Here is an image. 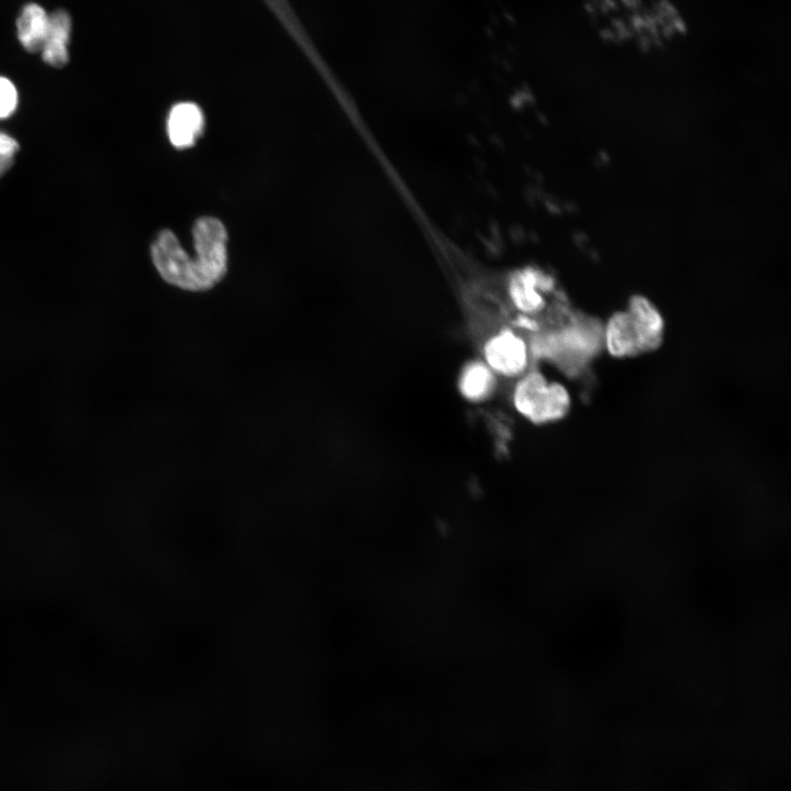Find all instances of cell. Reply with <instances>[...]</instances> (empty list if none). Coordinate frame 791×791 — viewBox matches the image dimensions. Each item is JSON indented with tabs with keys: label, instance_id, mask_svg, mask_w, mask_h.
I'll list each match as a JSON object with an SVG mask.
<instances>
[{
	"label": "cell",
	"instance_id": "12",
	"mask_svg": "<svg viewBox=\"0 0 791 791\" xmlns=\"http://www.w3.org/2000/svg\"><path fill=\"white\" fill-rule=\"evenodd\" d=\"M19 144L15 138L7 133L0 132V177H2L13 165Z\"/></svg>",
	"mask_w": 791,
	"mask_h": 791
},
{
	"label": "cell",
	"instance_id": "13",
	"mask_svg": "<svg viewBox=\"0 0 791 791\" xmlns=\"http://www.w3.org/2000/svg\"><path fill=\"white\" fill-rule=\"evenodd\" d=\"M655 10L659 12L666 20H671L672 18L679 15L678 10L669 0H658Z\"/></svg>",
	"mask_w": 791,
	"mask_h": 791
},
{
	"label": "cell",
	"instance_id": "14",
	"mask_svg": "<svg viewBox=\"0 0 791 791\" xmlns=\"http://www.w3.org/2000/svg\"><path fill=\"white\" fill-rule=\"evenodd\" d=\"M613 31L617 37V41H625L632 36V30L621 19L612 20Z\"/></svg>",
	"mask_w": 791,
	"mask_h": 791
},
{
	"label": "cell",
	"instance_id": "16",
	"mask_svg": "<svg viewBox=\"0 0 791 791\" xmlns=\"http://www.w3.org/2000/svg\"><path fill=\"white\" fill-rule=\"evenodd\" d=\"M669 23L672 25L676 33L684 34L687 32L686 21L680 15L672 18Z\"/></svg>",
	"mask_w": 791,
	"mask_h": 791
},
{
	"label": "cell",
	"instance_id": "4",
	"mask_svg": "<svg viewBox=\"0 0 791 791\" xmlns=\"http://www.w3.org/2000/svg\"><path fill=\"white\" fill-rule=\"evenodd\" d=\"M483 354L489 367L504 376H516L527 367V345L509 330L491 337L483 347Z\"/></svg>",
	"mask_w": 791,
	"mask_h": 791
},
{
	"label": "cell",
	"instance_id": "22",
	"mask_svg": "<svg viewBox=\"0 0 791 791\" xmlns=\"http://www.w3.org/2000/svg\"><path fill=\"white\" fill-rule=\"evenodd\" d=\"M584 9L588 13L592 14L597 11V7L593 2L589 1L584 4Z\"/></svg>",
	"mask_w": 791,
	"mask_h": 791
},
{
	"label": "cell",
	"instance_id": "18",
	"mask_svg": "<svg viewBox=\"0 0 791 791\" xmlns=\"http://www.w3.org/2000/svg\"><path fill=\"white\" fill-rule=\"evenodd\" d=\"M601 12L608 13L612 10H617L619 4L615 0H602L599 5Z\"/></svg>",
	"mask_w": 791,
	"mask_h": 791
},
{
	"label": "cell",
	"instance_id": "8",
	"mask_svg": "<svg viewBox=\"0 0 791 791\" xmlns=\"http://www.w3.org/2000/svg\"><path fill=\"white\" fill-rule=\"evenodd\" d=\"M604 344L609 354L616 358L640 354V344L627 311L612 314L604 330Z\"/></svg>",
	"mask_w": 791,
	"mask_h": 791
},
{
	"label": "cell",
	"instance_id": "7",
	"mask_svg": "<svg viewBox=\"0 0 791 791\" xmlns=\"http://www.w3.org/2000/svg\"><path fill=\"white\" fill-rule=\"evenodd\" d=\"M204 125L201 109L192 102L175 104L168 115L167 132L170 143L177 148L194 144Z\"/></svg>",
	"mask_w": 791,
	"mask_h": 791
},
{
	"label": "cell",
	"instance_id": "3",
	"mask_svg": "<svg viewBox=\"0 0 791 791\" xmlns=\"http://www.w3.org/2000/svg\"><path fill=\"white\" fill-rule=\"evenodd\" d=\"M152 259L168 283L189 291H202L196 260L182 249L176 235L163 230L152 244Z\"/></svg>",
	"mask_w": 791,
	"mask_h": 791
},
{
	"label": "cell",
	"instance_id": "21",
	"mask_svg": "<svg viewBox=\"0 0 791 791\" xmlns=\"http://www.w3.org/2000/svg\"><path fill=\"white\" fill-rule=\"evenodd\" d=\"M621 2L628 9H636L640 5V0H621Z\"/></svg>",
	"mask_w": 791,
	"mask_h": 791
},
{
	"label": "cell",
	"instance_id": "10",
	"mask_svg": "<svg viewBox=\"0 0 791 791\" xmlns=\"http://www.w3.org/2000/svg\"><path fill=\"white\" fill-rule=\"evenodd\" d=\"M493 387L494 377L491 369L480 361L467 365L459 379L460 391L472 401L488 397Z\"/></svg>",
	"mask_w": 791,
	"mask_h": 791
},
{
	"label": "cell",
	"instance_id": "15",
	"mask_svg": "<svg viewBox=\"0 0 791 791\" xmlns=\"http://www.w3.org/2000/svg\"><path fill=\"white\" fill-rule=\"evenodd\" d=\"M630 24H631L630 27L632 31H635L637 33H643L644 27H645L644 15H640L637 13L632 15L630 19Z\"/></svg>",
	"mask_w": 791,
	"mask_h": 791
},
{
	"label": "cell",
	"instance_id": "20",
	"mask_svg": "<svg viewBox=\"0 0 791 791\" xmlns=\"http://www.w3.org/2000/svg\"><path fill=\"white\" fill-rule=\"evenodd\" d=\"M637 43H638L639 48L645 52L651 47L650 38L645 33H639Z\"/></svg>",
	"mask_w": 791,
	"mask_h": 791
},
{
	"label": "cell",
	"instance_id": "2",
	"mask_svg": "<svg viewBox=\"0 0 791 791\" xmlns=\"http://www.w3.org/2000/svg\"><path fill=\"white\" fill-rule=\"evenodd\" d=\"M192 235L198 269L204 291L214 287L226 274L227 234L220 220L203 216L196 221Z\"/></svg>",
	"mask_w": 791,
	"mask_h": 791
},
{
	"label": "cell",
	"instance_id": "5",
	"mask_svg": "<svg viewBox=\"0 0 791 791\" xmlns=\"http://www.w3.org/2000/svg\"><path fill=\"white\" fill-rule=\"evenodd\" d=\"M637 332L642 353L651 352L662 342L665 322L654 303L642 294L631 297L627 310Z\"/></svg>",
	"mask_w": 791,
	"mask_h": 791
},
{
	"label": "cell",
	"instance_id": "17",
	"mask_svg": "<svg viewBox=\"0 0 791 791\" xmlns=\"http://www.w3.org/2000/svg\"><path fill=\"white\" fill-rule=\"evenodd\" d=\"M659 34L662 38L670 40L676 34L672 25L668 22L660 26Z\"/></svg>",
	"mask_w": 791,
	"mask_h": 791
},
{
	"label": "cell",
	"instance_id": "1",
	"mask_svg": "<svg viewBox=\"0 0 791 791\" xmlns=\"http://www.w3.org/2000/svg\"><path fill=\"white\" fill-rule=\"evenodd\" d=\"M517 411L534 423L562 419L570 409V396L558 382H548L538 371L522 378L514 391Z\"/></svg>",
	"mask_w": 791,
	"mask_h": 791
},
{
	"label": "cell",
	"instance_id": "11",
	"mask_svg": "<svg viewBox=\"0 0 791 791\" xmlns=\"http://www.w3.org/2000/svg\"><path fill=\"white\" fill-rule=\"evenodd\" d=\"M19 102L18 90L7 77L0 76V119H7L14 113Z\"/></svg>",
	"mask_w": 791,
	"mask_h": 791
},
{
	"label": "cell",
	"instance_id": "19",
	"mask_svg": "<svg viewBox=\"0 0 791 791\" xmlns=\"http://www.w3.org/2000/svg\"><path fill=\"white\" fill-rule=\"evenodd\" d=\"M600 37L605 42H619L617 37L612 29H602L599 32Z\"/></svg>",
	"mask_w": 791,
	"mask_h": 791
},
{
	"label": "cell",
	"instance_id": "9",
	"mask_svg": "<svg viewBox=\"0 0 791 791\" xmlns=\"http://www.w3.org/2000/svg\"><path fill=\"white\" fill-rule=\"evenodd\" d=\"M48 14L35 2L25 4L16 19V36L22 47L30 53L42 49L47 27Z\"/></svg>",
	"mask_w": 791,
	"mask_h": 791
},
{
	"label": "cell",
	"instance_id": "6",
	"mask_svg": "<svg viewBox=\"0 0 791 791\" xmlns=\"http://www.w3.org/2000/svg\"><path fill=\"white\" fill-rule=\"evenodd\" d=\"M71 16L65 9H56L48 14V27L41 49L44 63L60 68L69 62L71 37Z\"/></svg>",
	"mask_w": 791,
	"mask_h": 791
}]
</instances>
